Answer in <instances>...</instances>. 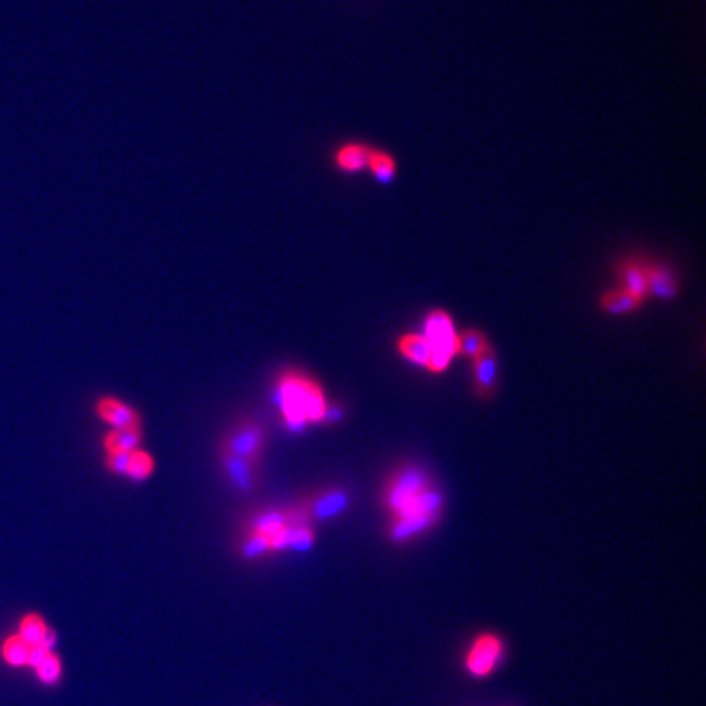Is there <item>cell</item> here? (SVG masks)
<instances>
[{"label":"cell","mask_w":706,"mask_h":706,"mask_svg":"<svg viewBox=\"0 0 706 706\" xmlns=\"http://www.w3.org/2000/svg\"><path fill=\"white\" fill-rule=\"evenodd\" d=\"M267 550H270L269 538L265 537V535H260V533H255L254 537L249 538L242 551H244L246 558L254 559L264 555Z\"/></svg>","instance_id":"cell-25"},{"label":"cell","mask_w":706,"mask_h":706,"mask_svg":"<svg viewBox=\"0 0 706 706\" xmlns=\"http://www.w3.org/2000/svg\"><path fill=\"white\" fill-rule=\"evenodd\" d=\"M422 336L429 340L432 353H442L450 358L458 353V334L455 332L452 318L443 311H434L427 316Z\"/></svg>","instance_id":"cell-3"},{"label":"cell","mask_w":706,"mask_h":706,"mask_svg":"<svg viewBox=\"0 0 706 706\" xmlns=\"http://www.w3.org/2000/svg\"><path fill=\"white\" fill-rule=\"evenodd\" d=\"M367 170L378 184H393L398 177V162L391 152L385 151V149L371 148Z\"/></svg>","instance_id":"cell-11"},{"label":"cell","mask_w":706,"mask_h":706,"mask_svg":"<svg viewBox=\"0 0 706 706\" xmlns=\"http://www.w3.org/2000/svg\"><path fill=\"white\" fill-rule=\"evenodd\" d=\"M502 656H504L502 639L492 633H483L474 639L470 651L466 654V671L476 679L489 677L496 671Z\"/></svg>","instance_id":"cell-2"},{"label":"cell","mask_w":706,"mask_h":706,"mask_svg":"<svg viewBox=\"0 0 706 706\" xmlns=\"http://www.w3.org/2000/svg\"><path fill=\"white\" fill-rule=\"evenodd\" d=\"M139 442H141V430H113L105 438V448L108 455L112 453H131L138 450Z\"/></svg>","instance_id":"cell-18"},{"label":"cell","mask_w":706,"mask_h":706,"mask_svg":"<svg viewBox=\"0 0 706 706\" xmlns=\"http://www.w3.org/2000/svg\"><path fill=\"white\" fill-rule=\"evenodd\" d=\"M32 649V646L22 636L15 633V635L7 636L0 644V656L7 666L23 669V667H30Z\"/></svg>","instance_id":"cell-12"},{"label":"cell","mask_w":706,"mask_h":706,"mask_svg":"<svg viewBox=\"0 0 706 706\" xmlns=\"http://www.w3.org/2000/svg\"><path fill=\"white\" fill-rule=\"evenodd\" d=\"M425 476L419 470H406L394 479L388 492V504L396 514H401L416 499L417 494L424 491Z\"/></svg>","instance_id":"cell-4"},{"label":"cell","mask_w":706,"mask_h":706,"mask_svg":"<svg viewBox=\"0 0 706 706\" xmlns=\"http://www.w3.org/2000/svg\"><path fill=\"white\" fill-rule=\"evenodd\" d=\"M18 635L32 648L54 649L56 633L40 613H25L18 622Z\"/></svg>","instance_id":"cell-6"},{"label":"cell","mask_w":706,"mask_h":706,"mask_svg":"<svg viewBox=\"0 0 706 706\" xmlns=\"http://www.w3.org/2000/svg\"><path fill=\"white\" fill-rule=\"evenodd\" d=\"M264 442V432L257 425H246L242 429H237L233 437L229 438V455L239 456L244 460H254L259 455L260 447Z\"/></svg>","instance_id":"cell-9"},{"label":"cell","mask_w":706,"mask_h":706,"mask_svg":"<svg viewBox=\"0 0 706 706\" xmlns=\"http://www.w3.org/2000/svg\"><path fill=\"white\" fill-rule=\"evenodd\" d=\"M313 533L306 527H291L290 548L296 551H306L313 546Z\"/></svg>","instance_id":"cell-24"},{"label":"cell","mask_w":706,"mask_h":706,"mask_svg":"<svg viewBox=\"0 0 706 706\" xmlns=\"http://www.w3.org/2000/svg\"><path fill=\"white\" fill-rule=\"evenodd\" d=\"M488 345V340L479 331H466L458 336V352L466 357L476 358Z\"/></svg>","instance_id":"cell-23"},{"label":"cell","mask_w":706,"mask_h":706,"mask_svg":"<svg viewBox=\"0 0 706 706\" xmlns=\"http://www.w3.org/2000/svg\"><path fill=\"white\" fill-rule=\"evenodd\" d=\"M254 527L255 533L265 535L267 538L273 537V535H277L280 530L286 527L285 515L280 514L277 510L264 512V514H260L254 520Z\"/></svg>","instance_id":"cell-21"},{"label":"cell","mask_w":706,"mask_h":706,"mask_svg":"<svg viewBox=\"0 0 706 706\" xmlns=\"http://www.w3.org/2000/svg\"><path fill=\"white\" fill-rule=\"evenodd\" d=\"M474 360V378H476V385L483 391V393H488L494 388V383H496L497 375V362L496 353L492 350L491 345H486L478 357L473 358Z\"/></svg>","instance_id":"cell-13"},{"label":"cell","mask_w":706,"mask_h":706,"mask_svg":"<svg viewBox=\"0 0 706 706\" xmlns=\"http://www.w3.org/2000/svg\"><path fill=\"white\" fill-rule=\"evenodd\" d=\"M347 504H349L347 494L340 491L329 492V494H324V496L319 497L318 501L314 502L313 514L318 519H332V517L339 515L340 512H344L347 509Z\"/></svg>","instance_id":"cell-19"},{"label":"cell","mask_w":706,"mask_h":706,"mask_svg":"<svg viewBox=\"0 0 706 706\" xmlns=\"http://www.w3.org/2000/svg\"><path fill=\"white\" fill-rule=\"evenodd\" d=\"M32 671L35 672L36 679L46 687H54L63 680L64 666L63 659L58 653L48 651L33 664Z\"/></svg>","instance_id":"cell-14"},{"label":"cell","mask_w":706,"mask_h":706,"mask_svg":"<svg viewBox=\"0 0 706 706\" xmlns=\"http://www.w3.org/2000/svg\"><path fill=\"white\" fill-rule=\"evenodd\" d=\"M97 414L112 425L113 430L139 429V417L130 406L115 398L100 399Z\"/></svg>","instance_id":"cell-8"},{"label":"cell","mask_w":706,"mask_h":706,"mask_svg":"<svg viewBox=\"0 0 706 706\" xmlns=\"http://www.w3.org/2000/svg\"><path fill=\"white\" fill-rule=\"evenodd\" d=\"M679 293L674 270L666 264H648V295L659 300H672Z\"/></svg>","instance_id":"cell-10"},{"label":"cell","mask_w":706,"mask_h":706,"mask_svg":"<svg viewBox=\"0 0 706 706\" xmlns=\"http://www.w3.org/2000/svg\"><path fill=\"white\" fill-rule=\"evenodd\" d=\"M600 304H602L605 313L612 314V316H622V314L636 311L641 306V300H638L636 296L631 295L620 286L617 290H610L604 293Z\"/></svg>","instance_id":"cell-16"},{"label":"cell","mask_w":706,"mask_h":706,"mask_svg":"<svg viewBox=\"0 0 706 706\" xmlns=\"http://www.w3.org/2000/svg\"><path fill=\"white\" fill-rule=\"evenodd\" d=\"M152 470H154V461L148 453L139 452V450L131 452L130 465L126 471L128 478L133 481H144L152 473Z\"/></svg>","instance_id":"cell-22"},{"label":"cell","mask_w":706,"mask_h":706,"mask_svg":"<svg viewBox=\"0 0 706 706\" xmlns=\"http://www.w3.org/2000/svg\"><path fill=\"white\" fill-rule=\"evenodd\" d=\"M342 417V411L337 409L336 406H327L326 412H324V421H340Z\"/></svg>","instance_id":"cell-27"},{"label":"cell","mask_w":706,"mask_h":706,"mask_svg":"<svg viewBox=\"0 0 706 706\" xmlns=\"http://www.w3.org/2000/svg\"><path fill=\"white\" fill-rule=\"evenodd\" d=\"M224 468L228 473L229 478L233 481L234 486L239 489H251L252 486V468L251 461L239 458V456L226 455L224 458Z\"/></svg>","instance_id":"cell-20"},{"label":"cell","mask_w":706,"mask_h":706,"mask_svg":"<svg viewBox=\"0 0 706 706\" xmlns=\"http://www.w3.org/2000/svg\"><path fill=\"white\" fill-rule=\"evenodd\" d=\"M399 352L403 353L409 362L416 363L419 367L429 368L432 347L422 334L404 336L399 340Z\"/></svg>","instance_id":"cell-15"},{"label":"cell","mask_w":706,"mask_h":706,"mask_svg":"<svg viewBox=\"0 0 706 706\" xmlns=\"http://www.w3.org/2000/svg\"><path fill=\"white\" fill-rule=\"evenodd\" d=\"M131 453H112L108 455L107 465L113 473L126 474L130 465Z\"/></svg>","instance_id":"cell-26"},{"label":"cell","mask_w":706,"mask_h":706,"mask_svg":"<svg viewBox=\"0 0 706 706\" xmlns=\"http://www.w3.org/2000/svg\"><path fill=\"white\" fill-rule=\"evenodd\" d=\"M435 522V517L429 515H407V517H399L398 522L394 523L391 528V538L394 541L409 540L417 533H422L424 530Z\"/></svg>","instance_id":"cell-17"},{"label":"cell","mask_w":706,"mask_h":706,"mask_svg":"<svg viewBox=\"0 0 706 706\" xmlns=\"http://www.w3.org/2000/svg\"><path fill=\"white\" fill-rule=\"evenodd\" d=\"M273 401L282 409L286 425L293 432L303 430L308 421H322L327 407L318 386L295 376L285 378L278 385Z\"/></svg>","instance_id":"cell-1"},{"label":"cell","mask_w":706,"mask_h":706,"mask_svg":"<svg viewBox=\"0 0 706 706\" xmlns=\"http://www.w3.org/2000/svg\"><path fill=\"white\" fill-rule=\"evenodd\" d=\"M618 277L623 290L643 301L648 296V264L643 260L626 259L618 265Z\"/></svg>","instance_id":"cell-7"},{"label":"cell","mask_w":706,"mask_h":706,"mask_svg":"<svg viewBox=\"0 0 706 706\" xmlns=\"http://www.w3.org/2000/svg\"><path fill=\"white\" fill-rule=\"evenodd\" d=\"M371 148L373 146L362 141L340 144L332 154V166L342 175H358L367 172Z\"/></svg>","instance_id":"cell-5"}]
</instances>
